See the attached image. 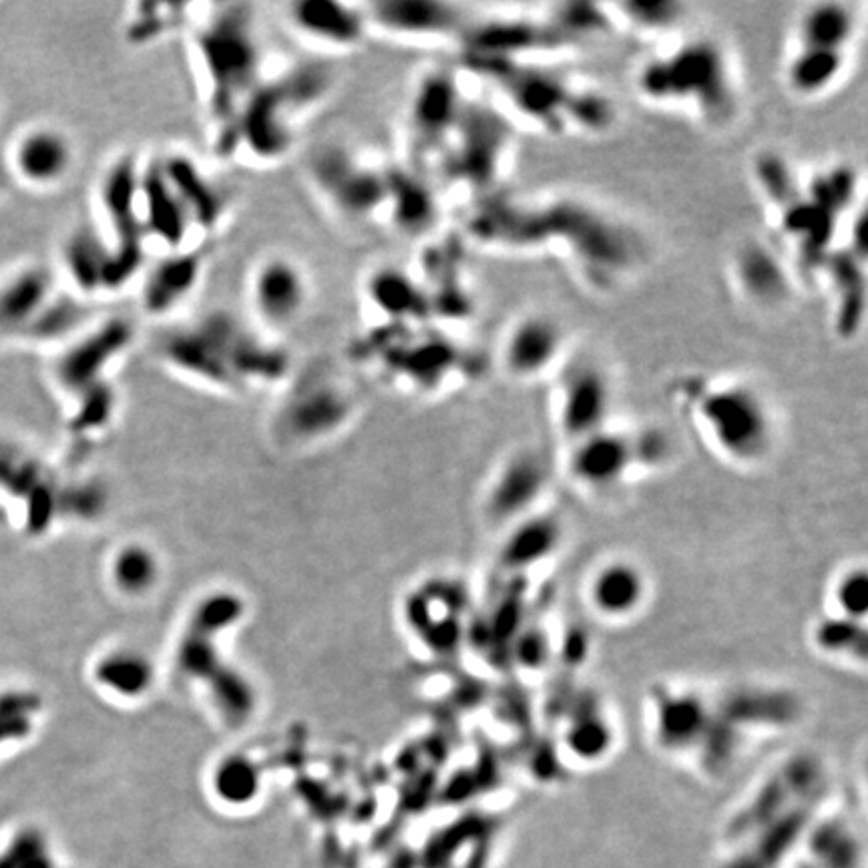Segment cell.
<instances>
[{"mask_svg":"<svg viewBox=\"0 0 868 868\" xmlns=\"http://www.w3.org/2000/svg\"><path fill=\"white\" fill-rule=\"evenodd\" d=\"M51 464L17 442L0 440V507L22 533L39 535L51 527L59 499Z\"/></svg>","mask_w":868,"mask_h":868,"instance_id":"cell-20","label":"cell"},{"mask_svg":"<svg viewBox=\"0 0 868 868\" xmlns=\"http://www.w3.org/2000/svg\"><path fill=\"white\" fill-rule=\"evenodd\" d=\"M43 704L27 687L0 690V760L34 736Z\"/></svg>","mask_w":868,"mask_h":868,"instance_id":"cell-38","label":"cell"},{"mask_svg":"<svg viewBox=\"0 0 868 868\" xmlns=\"http://www.w3.org/2000/svg\"><path fill=\"white\" fill-rule=\"evenodd\" d=\"M670 432L654 425L610 427L565 447L563 469L569 481L590 493H605L647 472L660 471L674 459Z\"/></svg>","mask_w":868,"mask_h":868,"instance_id":"cell-10","label":"cell"},{"mask_svg":"<svg viewBox=\"0 0 868 868\" xmlns=\"http://www.w3.org/2000/svg\"><path fill=\"white\" fill-rule=\"evenodd\" d=\"M830 610L828 613L843 615L848 620L867 622L868 613V573L862 563L848 565L836 575L830 585Z\"/></svg>","mask_w":868,"mask_h":868,"instance_id":"cell-40","label":"cell"},{"mask_svg":"<svg viewBox=\"0 0 868 868\" xmlns=\"http://www.w3.org/2000/svg\"><path fill=\"white\" fill-rule=\"evenodd\" d=\"M796 868H865L862 845L845 818L818 815L793 855Z\"/></svg>","mask_w":868,"mask_h":868,"instance_id":"cell-33","label":"cell"},{"mask_svg":"<svg viewBox=\"0 0 868 868\" xmlns=\"http://www.w3.org/2000/svg\"><path fill=\"white\" fill-rule=\"evenodd\" d=\"M724 272L732 296L766 316L786 310L803 288L783 249L766 237H742L729 249Z\"/></svg>","mask_w":868,"mask_h":868,"instance_id":"cell-18","label":"cell"},{"mask_svg":"<svg viewBox=\"0 0 868 868\" xmlns=\"http://www.w3.org/2000/svg\"><path fill=\"white\" fill-rule=\"evenodd\" d=\"M605 4L617 34H632L652 43V47L684 32V22L687 19V7L684 2L625 0Z\"/></svg>","mask_w":868,"mask_h":868,"instance_id":"cell-34","label":"cell"},{"mask_svg":"<svg viewBox=\"0 0 868 868\" xmlns=\"http://www.w3.org/2000/svg\"><path fill=\"white\" fill-rule=\"evenodd\" d=\"M810 645L826 660L867 665V622L826 613L810 630Z\"/></svg>","mask_w":868,"mask_h":868,"instance_id":"cell-36","label":"cell"},{"mask_svg":"<svg viewBox=\"0 0 868 868\" xmlns=\"http://www.w3.org/2000/svg\"><path fill=\"white\" fill-rule=\"evenodd\" d=\"M336 89L338 75L324 61L268 69L215 151L225 160L276 167L294 153L302 127L328 105Z\"/></svg>","mask_w":868,"mask_h":868,"instance_id":"cell-7","label":"cell"},{"mask_svg":"<svg viewBox=\"0 0 868 868\" xmlns=\"http://www.w3.org/2000/svg\"><path fill=\"white\" fill-rule=\"evenodd\" d=\"M75 140L54 123L22 129L4 155L12 183L37 193H51L71 180L76 167Z\"/></svg>","mask_w":868,"mask_h":868,"instance_id":"cell-23","label":"cell"},{"mask_svg":"<svg viewBox=\"0 0 868 868\" xmlns=\"http://www.w3.org/2000/svg\"><path fill=\"white\" fill-rule=\"evenodd\" d=\"M519 131L489 103L469 96L461 121L435 172L464 205L503 192L513 170Z\"/></svg>","mask_w":868,"mask_h":868,"instance_id":"cell-9","label":"cell"},{"mask_svg":"<svg viewBox=\"0 0 868 868\" xmlns=\"http://www.w3.org/2000/svg\"><path fill=\"white\" fill-rule=\"evenodd\" d=\"M667 395L687 429L716 459L736 469H758L778 445L780 425L768 392L739 372L687 370Z\"/></svg>","mask_w":868,"mask_h":868,"instance_id":"cell-5","label":"cell"},{"mask_svg":"<svg viewBox=\"0 0 868 868\" xmlns=\"http://www.w3.org/2000/svg\"><path fill=\"white\" fill-rule=\"evenodd\" d=\"M0 868H53L43 835L21 828L0 848Z\"/></svg>","mask_w":868,"mask_h":868,"instance_id":"cell-42","label":"cell"},{"mask_svg":"<svg viewBox=\"0 0 868 868\" xmlns=\"http://www.w3.org/2000/svg\"><path fill=\"white\" fill-rule=\"evenodd\" d=\"M563 750L583 764L605 760L615 746L613 722L591 697H579V706L565 716L561 728Z\"/></svg>","mask_w":868,"mask_h":868,"instance_id":"cell-35","label":"cell"},{"mask_svg":"<svg viewBox=\"0 0 868 868\" xmlns=\"http://www.w3.org/2000/svg\"><path fill=\"white\" fill-rule=\"evenodd\" d=\"M63 288L53 266L29 262L0 279V336L21 340Z\"/></svg>","mask_w":868,"mask_h":868,"instance_id":"cell-30","label":"cell"},{"mask_svg":"<svg viewBox=\"0 0 868 868\" xmlns=\"http://www.w3.org/2000/svg\"><path fill=\"white\" fill-rule=\"evenodd\" d=\"M719 716L746 738L748 732L786 729L800 716V702L780 687L744 686L714 699Z\"/></svg>","mask_w":868,"mask_h":868,"instance_id":"cell-32","label":"cell"},{"mask_svg":"<svg viewBox=\"0 0 868 868\" xmlns=\"http://www.w3.org/2000/svg\"><path fill=\"white\" fill-rule=\"evenodd\" d=\"M633 93L643 108L726 131L742 111V79L734 54L718 37L680 32L652 47L635 64Z\"/></svg>","mask_w":868,"mask_h":868,"instance_id":"cell-3","label":"cell"},{"mask_svg":"<svg viewBox=\"0 0 868 868\" xmlns=\"http://www.w3.org/2000/svg\"><path fill=\"white\" fill-rule=\"evenodd\" d=\"M553 481V464L547 452L533 445L509 450L494 467L484 493L482 511L493 525H513L543 509Z\"/></svg>","mask_w":868,"mask_h":868,"instance_id":"cell-21","label":"cell"},{"mask_svg":"<svg viewBox=\"0 0 868 868\" xmlns=\"http://www.w3.org/2000/svg\"><path fill=\"white\" fill-rule=\"evenodd\" d=\"M514 257L555 259L581 288L611 296L642 272L647 244L622 215L578 193H558L521 197Z\"/></svg>","mask_w":868,"mask_h":868,"instance_id":"cell-1","label":"cell"},{"mask_svg":"<svg viewBox=\"0 0 868 868\" xmlns=\"http://www.w3.org/2000/svg\"><path fill=\"white\" fill-rule=\"evenodd\" d=\"M11 183H12L11 175H9V170H7V163H4V157H0V197L4 195V192H7V187H9Z\"/></svg>","mask_w":868,"mask_h":868,"instance_id":"cell-43","label":"cell"},{"mask_svg":"<svg viewBox=\"0 0 868 868\" xmlns=\"http://www.w3.org/2000/svg\"><path fill=\"white\" fill-rule=\"evenodd\" d=\"M306 177L321 204L344 222L386 224L390 165L336 143L312 153Z\"/></svg>","mask_w":868,"mask_h":868,"instance_id":"cell-11","label":"cell"},{"mask_svg":"<svg viewBox=\"0 0 868 868\" xmlns=\"http://www.w3.org/2000/svg\"><path fill=\"white\" fill-rule=\"evenodd\" d=\"M210 264L207 247H192L160 256L140 279L141 312L150 320H167L202 288Z\"/></svg>","mask_w":868,"mask_h":868,"instance_id":"cell-27","label":"cell"},{"mask_svg":"<svg viewBox=\"0 0 868 868\" xmlns=\"http://www.w3.org/2000/svg\"><path fill=\"white\" fill-rule=\"evenodd\" d=\"M810 284L825 292L836 338L857 340L867 314V247L845 244L830 249Z\"/></svg>","mask_w":868,"mask_h":868,"instance_id":"cell-25","label":"cell"},{"mask_svg":"<svg viewBox=\"0 0 868 868\" xmlns=\"http://www.w3.org/2000/svg\"><path fill=\"white\" fill-rule=\"evenodd\" d=\"M111 578L123 593L141 595L157 583L160 565L150 549H143L141 545L125 547L123 551H119L115 563L111 565Z\"/></svg>","mask_w":868,"mask_h":868,"instance_id":"cell-39","label":"cell"},{"mask_svg":"<svg viewBox=\"0 0 868 868\" xmlns=\"http://www.w3.org/2000/svg\"><path fill=\"white\" fill-rule=\"evenodd\" d=\"M113 252L95 224H79L59 247L54 266L64 289L86 302L111 296Z\"/></svg>","mask_w":868,"mask_h":868,"instance_id":"cell-29","label":"cell"},{"mask_svg":"<svg viewBox=\"0 0 868 868\" xmlns=\"http://www.w3.org/2000/svg\"><path fill=\"white\" fill-rule=\"evenodd\" d=\"M312 304L308 269L288 254L259 257L247 276L249 321L268 336H282L300 324Z\"/></svg>","mask_w":868,"mask_h":868,"instance_id":"cell-19","label":"cell"},{"mask_svg":"<svg viewBox=\"0 0 868 868\" xmlns=\"http://www.w3.org/2000/svg\"><path fill=\"white\" fill-rule=\"evenodd\" d=\"M575 348L571 328L553 312L525 310L504 326L497 366L514 385H547Z\"/></svg>","mask_w":868,"mask_h":868,"instance_id":"cell-15","label":"cell"},{"mask_svg":"<svg viewBox=\"0 0 868 868\" xmlns=\"http://www.w3.org/2000/svg\"><path fill=\"white\" fill-rule=\"evenodd\" d=\"M565 543V525L559 513L537 511L513 525L504 527L499 547V568L511 575H525L529 569L545 565Z\"/></svg>","mask_w":868,"mask_h":868,"instance_id":"cell-31","label":"cell"},{"mask_svg":"<svg viewBox=\"0 0 868 868\" xmlns=\"http://www.w3.org/2000/svg\"><path fill=\"white\" fill-rule=\"evenodd\" d=\"M865 7L818 0L796 14L784 49L783 85L798 101H823L845 85L857 64Z\"/></svg>","mask_w":868,"mask_h":868,"instance_id":"cell-8","label":"cell"},{"mask_svg":"<svg viewBox=\"0 0 868 868\" xmlns=\"http://www.w3.org/2000/svg\"><path fill=\"white\" fill-rule=\"evenodd\" d=\"M187 11L190 4H135L123 21V34L133 47L160 43L190 29L193 17Z\"/></svg>","mask_w":868,"mask_h":868,"instance_id":"cell-37","label":"cell"},{"mask_svg":"<svg viewBox=\"0 0 868 868\" xmlns=\"http://www.w3.org/2000/svg\"><path fill=\"white\" fill-rule=\"evenodd\" d=\"M360 398L353 382L328 366L292 375L279 407L272 415L274 430L294 445L334 437L358 415Z\"/></svg>","mask_w":868,"mask_h":868,"instance_id":"cell-12","label":"cell"},{"mask_svg":"<svg viewBox=\"0 0 868 868\" xmlns=\"http://www.w3.org/2000/svg\"><path fill=\"white\" fill-rule=\"evenodd\" d=\"M160 167L172 185L193 229L202 242L222 234L234 214V197L227 187L205 172L202 163L182 151L160 157Z\"/></svg>","mask_w":868,"mask_h":868,"instance_id":"cell-26","label":"cell"},{"mask_svg":"<svg viewBox=\"0 0 868 868\" xmlns=\"http://www.w3.org/2000/svg\"><path fill=\"white\" fill-rule=\"evenodd\" d=\"M150 667L143 657L129 654H111L95 667L99 684L115 690L118 694H140L150 684Z\"/></svg>","mask_w":868,"mask_h":868,"instance_id":"cell-41","label":"cell"},{"mask_svg":"<svg viewBox=\"0 0 868 868\" xmlns=\"http://www.w3.org/2000/svg\"><path fill=\"white\" fill-rule=\"evenodd\" d=\"M716 706L702 690L657 684L647 697V728L655 748L674 758H697L714 726Z\"/></svg>","mask_w":868,"mask_h":868,"instance_id":"cell-22","label":"cell"},{"mask_svg":"<svg viewBox=\"0 0 868 868\" xmlns=\"http://www.w3.org/2000/svg\"><path fill=\"white\" fill-rule=\"evenodd\" d=\"M365 14L368 32L388 43L459 51L474 11L442 0H380L365 4Z\"/></svg>","mask_w":868,"mask_h":868,"instance_id":"cell-17","label":"cell"},{"mask_svg":"<svg viewBox=\"0 0 868 868\" xmlns=\"http://www.w3.org/2000/svg\"><path fill=\"white\" fill-rule=\"evenodd\" d=\"M461 71L487 89L489 103L519 133L558 140H598L617 123V108L603 89L571 75L561 64L503 59H461Z\"/></svg>","mask_w":868,"mask_h":868,"instance_id":"cell-2","label":"cell"},{"mask_svg":"<svg viewBox=\"0 0 868 868\" xmlns=\"http://www.w3.org/2000/svg\"><path fill=\"white\" fill-rule=\"evenodd\" d=\"M288 32L321 59L358 51L370 37L365 4L336 0L289 2L284 11Z\"/></svg>","mask_w":868,"mask_h":868,"instance_id":"cell-24","label":"cell"},{"mask_svg":"<svg viewBox=\"0 0 868 868\" xmlns=\"http://www.w3.org/2000/svg\"><path fill=\"white\" fill-rule=\"evenodd\" d=\"M617 386L610 366L575 348L547 382V407L559 439L569 447L615 422Z\"/></svg>","mask_w":868,"mask_h":868,"instance_id":"cell-13","label":"cell"},{"mask_svg":"<svg viewBox=\"0 0 868 868\" xmlns=\"http://www.w3.org/2000/svg\"><path fill=\"white\" fill-rule=\"evenodd\" d=\"M157 358L170 375L217 395L284 388L294 375L282 340L224 310L165 334Z\"/></svg>","mask_w":868,"mask_h":868,"instance_id":"cell-4","label":"cell"},{"mask_svg":"<svg viewBox=\"0 0 868 868\" xmlns=\"http://www.w3.org/2000/svg\"><path fill=\"white\" fill-rule=\"evenodd\" d=\"M464 75L442 67L420 73L408 95L405 141L412 170H437L467 108Z\"/></svg>","mask_w":868,"mask_h":868,"instance_id":"cell-14","label":"cell"},{"mask_svg":"<svg viewBox=\"0 0 868 868\" xmlns=\"http://www.w3.org/2000/svg\"><path fill=\"white\" fill-rule=\"evenodd\" d=\"M135 340V326L123 316L91 321L83 333L54 353V388L71 400L91 388L113 382L115 370L133 350Z\"/></svg>","mask_w":868,"mask_h":868,"instance_id":"cell-16","label":"cell"},{"mask_svg":"<svg viewBox=\"0 0 868 868\" xmlns=\"http://www.w3.org/2000/svg\"><path fill=\"white\" fill-rule=\"evenodd\" d=\"M650 593V575L630 558L601 561L585 581V603L603 622H632L645 610Z\"/></svg>","mask_w":868,"mask_h":868,"instance_id":"cell-28","label":"cell"},{"mask_svg":"<svg viewBox=\"0 0 868 868\" xmlns=\"http://www.w3.org/2000/svg\"><path fill=\"white\" fill-rule=\"evenodd\" d=\"M187 29V53L197 101L214 150L268 73L256 14L246 4L204 7Z\"/></svg>","mask_w":868,"mask_h":868,"instance_id":"cell-6","label":"cell"}]
</instances>
